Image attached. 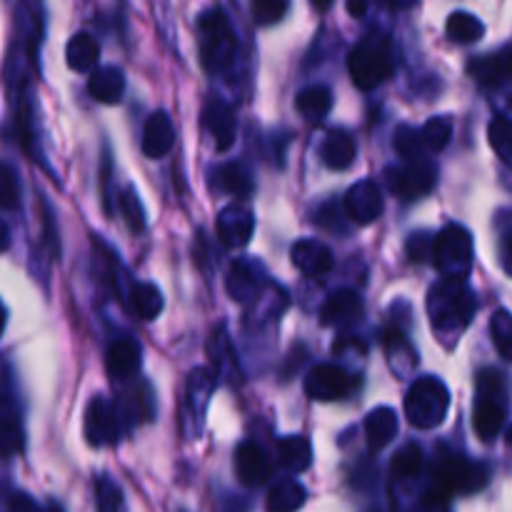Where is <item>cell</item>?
Listing matches in <instances>:
<instances>
[{
  "instance_id": "cell-1",
  "label": "cell",
  "mask_w": 512,
  "mask_h": 512,
  "mask_svg": "<svg viewBox=\"0 0 512 512\" xmlns=\"http://www.w3.org/2000/svg\"><path fill=\"white\" fill-rule=\"evenodd\" d=\"M478 303H475V293L468 288L465 280H440L433 285L428 293V315L430 325L435 333L443 338V343H450L458 338L473 320Z\"/></svg>"
},
{
  "instance_id": "cell-2",
  "label": "cell",
  "mask_w": 512,
  "mask_h": 512,
  "mask_svg": "<svg viewBox=\"0 0 512 512\" xmlns=\"http://www.w3.org/2000/svg\"><path fill=\"white\" fill-rule=\"evenodd\" d=\"M348 70L360 90H375L393 75V48L385 33H370L348 58Z\"/></svg>"
},
{
  "instance_id": "cell-3",
  "label": "cell",
  "mask_w": 512,
  "mask_h": 512,
  "mask_svg": "<svg viewBox=\"0 0 512 512\" xmlns=\"http://www.w3.org/2000/svg\"><path fill=\"white\" fill-rule=\"evenodd\" d=\"M450 410V390L435 375L415 380L405 395V418L413 428L433 430L445 420Z\"/></svg>"
},
{
  "instance_id": "cell-4",
  "label": "cell",
  "mask_w": 512,
  "mask_h": 512,
  "mask_svg": "<svg viewBox=\"0 0 512 512\" xmlns=\"http://www.w3.org/2000/svg\"><path fill=\"white\" fill-rule=\"evenodd\" d=\"M505 415H508L505 378L498 370H483L478 375V398L473 410V428L478 438L485 443L498 438L505 428Z\"/></svg>"
},
{
  "instance_id": "cell-5",
  "label": "cell",
  "mask_w": 512,
  "mask_h": 512,
  "mask_svg": "<svg viewBox=\"0 0 512 512\" xmlns=\"http://www.w3.org/2000/svg\"><path fill=\"white\" fill-rule=\"evenodd\" d=\"M200 33V60L208 73H223L235 58L238 40H235L230 20L223 10L210 8L198 20Z\"/></svg>"
},
{
  "instance_id": "cell-6",
  "label": "cell",
  "mask_w": 512,
  "mask_h": 512,
  "mask_svg": "<svg viewBox=\"0 0 512 512\" xmlns=\"http://www.w3.org/2000/svg\"><path fill=\"white\" fill-rule=\"evenodd\" d=\"M433 263L445 280H465L473 268V235L463 225H445L433 238Z\"/></svg>"
},
{
  "instance_id": "cell-7",
  "label": "cell",
  "mask_w": 512,
  "mask_h": 512,
  "mask_svg": "<svg viewBox=\"0 0 512 512\" xmlns=\"http://www.w3.org/2000/svg\"><path fill=\"white\" fill-rule=\"evenodd\" d=\"M490 470L483 463H473L460 455H448L435 468V483L445 495H470L488 485Z\"/></svg>"
},
{
  "instance_id": "cell-8",
  "label": "cell",
  "mask_w": 512,
  "mask_h": 512,
  "mask_svg": "<svg viewBox=\"0 0 512 512\" xmlns=\"http://www.w3.org/2000/svg\"><path fill=\"white\" fill-rule=\"evenodd\" d=\"M435 165L428 160H410L405 165H390L385 168V185L393 195H398L400 200L410 203V200H418L423 195H428L435 188Z\"/></svg>"
},
{
  "instance_id": "cell-9",
  "label": "cell",
  "mask_w": 512,
  "mask_h": 512,
  "mask_svg": "<svg viewBox=\"0 0 512 512\" xmlns=\"http://www.w3.org/2000/svg\"><path fill=\"white\" fill-rule=\"evenodd\" d=\"M350 393V375L340 365H315L305 378V395L318 403L340 400Z\"/></svg>"
},
{
  "instance_id": "cell-10",
  "label": "cell",
  "mask_w": 512,
  "mask_h": 512,
  "mask_svg": "<svg viewBox=\"0 0 512 512\" xmlns=\"http://www.w3.org/2000/svg\"><path fill=\"white\" fill-rule=\"evenodd\" d=\"M83 430L85 440L93 448H103V445L115 443V438H118V415H115V408L103 395H95L88 403Z\"/></svg>"
},
{
  "instance_id": "cell-11",
  "label": "cell",
  "mask_w": 512,
  "mask_h": 512,
  "mask_svg": "<svg viewBox=\"0 0 512 512\" xmlns=\"http://www.w3.org/2000/svg\"><path fill=\"white\" fill-rule=\"evenodd\" d=\"M383 210V195H380V188L375 185V180H360L345 195V213L358 225L375 223L383 215Z\"/></svg>"
},
{
  "instance_id": "cell-12",
  "label": "cell",
  "mask_w": 512,
  "mask_h": 512,
  "mask_svg": "<svg viewBox=\"0 0 512 512\" xmlns=\"http://www.w3.org/2000/svg\"><path fill=\"white\" fill-rule=\"evenodd\" d=\"M235 470L240 483L248 488H260L273 475V460L258 443H240L235 450Z\"/></svg>"
},
{
  "instance_id": "cell-13",
  "label": "cell",
  "mask_w": 512,
  "mask_h": 512,
  "mask_svg": "<svg viewBox=\"0 0 512 512\" xmlns=\"http://www.w3.org/2000/svg\"><path fill=\"white\" fill-rule=\"evenodd\" d=\"M225 290L238 303H253L260 290H263V270H260V265L248 258L235 260L228 268V275H225Z\"/></svg>"
},
{
  "instance_id": "cell-14",
  "label": "cell",
  "mask_w": 512,
  "mask_h": 512,
  "mask_svg": "<svg viewBox=\"0 0 512 512\" xmlns=\"http://www.w3.org/2000/svg\"><path fill=\"white\" fill-rule=\"evenodd\" d=\"M363 318V300L355 290H335L320 308V323L325 328H348Z\"/></svg>"
},
{
  "instance_id": "cell-15",
  "label": "cell",
  "mask_w": 512,
  "mask_h": 512,
  "mask_svg": "<svg viewBox=\"0 0 512 512\" xmlns=\"http://www.w3.org/2000/svg\"><path fill=\"white\" fill-rule=\"evenodd\" d=\"M255 218L245 205H228L218 215V238L228 248H243L253 238Z\"/></svg>"
},
{
  "instance_id": "cell-16",
  "label": "cell",
  "mask_w": 512,
  "mask_h": 512,
  "mask_svg": "<svg viewBox=\"0 0 512 512\" xmlns=\"http://www.w3.org/2000/svg\"><path fill=\"white\" fill-rule=\"evenodd\" d=\"M290 260L300 273L310 275V278H318V275L333 270V253L328 245L318 243V240H298L290 250Z\"/></svg>"
},
{
  "instance_id": "cell-17",
  "label": "cell",
  "mask_w": 512,
  "mask_h": 512,
  "mask_svg": "<svg viewBox=\"0 0 512 512\" xmlns=\"http://www.w3.org/2000/svg\"><path fill=\"white\" fill-rule=\"evenodd\" d=\"M203 125L210 135L215 138L218 150H228L233 145L235 133H238V123H235V113L230 105L223 100H210L203 110Z\"/></svg>"
},
{
  "instance_id": "cell-18",
  "label": "cell",
  "mask_w": 512,
  "mask_h": 512,
  "mask_svg": "<svg viewBox=\"0 0 512 512\" xmlns=\"http://www.w3.org/2000/svg\"><path fill=\"white\" fill-rule=\"evenodd\" d=\"M140 368V345L130 338H120L110 343L105 353V370L110 378L128 380L138 373Z\"/></svg>"
},
{
  "instance_id": "cell-19",
  "label": "cell",
  "mask_w": 512,
  "mask_h": 512,
  "mask_svg": "<svg viewBox=\"0 0 512 512\" xmlns=\"http://www.w3.org/2000/svg\"><path fill=\"white\" fill-rule=\"evenodd\" d=\"M173 123H170V115L165 110H155L148 118L143 128V153L148 158H163L173 148Z\"/></svg>"
},
{
  "instance_id": "cell-20",
  "label": "cell",
  "mask_w": 512,
  "mask_h": 512,
  "mask_svg": "<svg viewBox=\"0 0 512 512\" xmlns=\"http://www.w3.org/2000/svg\"><path fill=\"white\" fill-rule=\"evenodd\" d=\"M358 148L348 130H330L320 145V158L330 170H345L353 165Z\"/></svg>"
},
{
  "instance_id": "cell-21",
  "label": "cell",
  "mask_w": 512,
  "mask_h": 512,
  "mask_svg": "<svg viewBox=\"0 0 512 512\" xmlns=\"http://www.w3.org/2000/svg\"><path fill=\"white\" fill-rule=\"evenodd\" d=\"M88 93L93 95L98 103H105V105L118 103L125 93L123 70L113 68V65L95 68L93 73H90V80H88Z\"/></svg>"
},
{
  "instance_id": "cell-22",
  "label": "cell",
  "mask_w": 512,
  "mask_h": 512,
  "mask_svg": "<svg viewBox=\"0 0 512 512\" xmlns=\"http://www.w3.org/2000/svg\"><path fill=\"white\" fill-rule=\"evenodd\" d=\"M398 435V415L393 408H375L365 418V438H368L370 450H383Z\"/></svg>"
},
{
  "instance_id": "cell-23",
  "label": "cell",
  "mask_w": 512,
  "mask_h": 512,
  "mask_svg": "<svg viewBox=\"0 0 512 512\" xmlns=\"http://www.w3.org/2000/svg\"><path fill=\"white\" fill-rule=\"evenodd\" d=\"M470 73L483 85H500L503 80H512V45L488 58H475L470 63Z\"/></svg>"
},
{
  "instance_id": "cell-24",
  "label": "cell",
  "mask_w": 512,
  "mask_h": 512,
  "mask_svg": "<svg viewBox=\"0 0 512 512\" xmlns=\"http://www.w3.org/2000/svg\"><path fill=\"white\" fill-rule=\"evenodd\" d=\"M213 185L220 193L233 195V198H248L253 193V178L243 163L218 165L213 173Z\"/></svg>"
},
{
  "instance_id": "cell-25",
  "label": "cell",
  "mask_w": 512,
  "mask_h": 512,
  "mask_svg": "<svg viewBox=\"0 0 512 512\" xmlns=\"http://www.w3.org/2000/svg\"><path fill=\"white\" fill-rule=\"evenodd\" d=\"M278 463L288 473H303L313 463V448L303 435H288L278 443Z\"/></svg>"
},
{
  "instance_id": "cell-26",
  "label": "cell",
  "mask_w": 512,
  "mask_h": 512,
  "mask_svg": "<svg viewBox=\"0 0 512 512\" xmlns=\"http://www.w3.org/2000/svg\"><path fill=\"white\" fill-rule=\"evenodd\" d=\"M100 58V45L93 35L88 33H75L73 38L68 40V48H65V60L73 70L78 73H88L98 65Z\"/></svg>"
},
{
  "instance_id": "cell-27",
  "label": "cell",
  "mask_w": 512,
  "mask_h": 512,
  "mask_svg": "<svg viewBox=\"0 0 512 512\" xmlns=\"http://www.w3.org/2000/svg\"><path fill=\"white\" fill-rule=\"evenodd\" d=\"M295 108L310 123H320L325 115L333 108V93L325 85H310V88L300 90L298 98H295Z\"/></svg>"
},
{
  "instance_id": "cell-28",
  "label": "cell",
  "mask_w": 512,
  "mask_h": 512,
  "mask_svg": "<svg viewBox=\"0 0 512 512\" xmlns=\"http://www.w3.org/2000/svg\"><path fill=\"white\" fill-rule=\"evenodd\" d=\"M305 498L308 495L298 480H280L270 488L265 508L268 512H298L305 505Z\"/></svg>"
},
{
  "instance_id": "cell-29",
  "label": "cell",
  "mask_w": 512,
  "mask_h": 512,
  "mask_svg": "<svg viewBox=\"0 0 512 512\" xmlns=\"http://www.w3.org/2000/svg\"><path fill=\"white\" fill-rule=\"evenodd\" d=\"M383 348L390 360V368L398 375H408L410 368L418 363V355H415V350L410 348L408 340H405V335L400 330H385Z\"/></svg>"
},
{
  "instance_id": "cell-30",
  "label": "cell",
  "mask_w": 512,
  "mask_h": 512,
  "mask_svg": "<svg viewBox=\"0 0 512 512\" xmlns=\"http://www.w3.org/2000/svg\"><path fill=\"white\" fill-rule=\"evenodd\" d=\"M445 33H448V38L453 40V43L470 45L478 43V40L483 38L485 25L478 15L465 13V10H455L448 18V23H445Z\"/></svg>"
},
{
  "instance_id": "cell-31",
  "label": "cell",
  "mask_w": 512,
  "mask_h": 512,
  "mask_svg": "<svg viewBox=\"0 0 512 512\" xmlns=\"http://www.w3.org/2000/svg\"><path fill=\"white\" fill-rule=\"evenodd\" d=\"M130 308L140 320H155L163 310V293L153 283H138L130 293Z\"/></svg>"
},
{
  "instance_id": "cell-32",
  "label": "cell",
  "mask_w": 512,
  "mask_h": 512,
  "mask_svg": "<svg viewBox=\"0 0 512 512\" xmlns=\"http://www.w3.org/2000/svg\"><path fill=\"white\" fill-rule=\"evenodd\" d=\"M423 465H425V455L420 450V445L415 443H405L398 453L393 455V478L395 480H413L423 473Z\"/></svg>"
},
{
  "instance_id": "cell-33",
  "label": "cell",
  "mask_w": 512,
  "mask_h": 512,
  "mask_svg": "<svg viewBox=\"0 0 512 512\" xmlns=\"http://www.w3.org/2000/svg\"><path fill=\"white\" fill-rule=\"evenodd\" d=\"M213 375L208 370H195L188 380V405L193 408V413H198V418H203L205 408H208V400L213 395Z\"/></svg>"
},
{
  "instance_id": "cell-34",
  "label": "cell",
  "mask_w": 512,
  "mask_h": 512,
  "mask_svg": "<svg viewBox=\"0 0 512 512\" xmlns=\"http://www.w3.org/2000/svg\"><path fill=\"white\" fill-rule=\"evenodd\" d=\"M450 138H453V123L445 115H438V118H430L428 123L420 128V140H423V148L428 150H445L448 148Z\"/></svg>"
},
{
  "instance_id": "cell-35",
  "label": "cell",
  "mask_w": 512,
  "mask_h": 512,
  "mask_svg": "<svg viewBox=\"0 0 512 512\" xmlns=\"http://www.w3.org/2000/svg\"><path fill=\"white\" fill-rule=\"evenodd\" d=\"M490 335H493L495 350L500 353V358L512 363V313L498 310L490 320Z\"/></svg>"
},
{
  "instance_id": "cell-36",
  "label": "cell",
  "mask_w": 512,
  "mask_h": 512,
  "mask_svg": "<svg viewBox=\"0 0 512 512\" xmlns=\"http://www.w3.org/2000/svg\"><path fill=\"white\" fill-rule=\"evenodd\" d=\"M120 205V213H123L125 223H128L130 233H143L145 230V210L143 203H140L138 193L133 188H125L123 195L118 200Z\"/></svg>"
},
{
  "instance_id": "cell-37",
  "label": "cell",
  "mask_w": 512,
  "mask_h": 512,
  "mask_svg": "<svg viewBox=\"0 0 512 512\" xmlns=\"http://www.w3.org/2000/svg\"><path fill=\"white\" fill-rule=\"evenodd\" d=\"M393 145L403 160H420L423 155V140H420V130L410 128V125H400L393 135Z\"/></svg>"
},
{
  "instance_id": "cell-38",
  "label": "cell",
  "mask_w": 512,
  "mask_h": 512,
  "mask_svg": "<svg viewBox=\"0 0 512 512\" xmlns=\"http://www.w3.org/2000/svg\"><path fill=\"white\" fill-rule=\"evenodd\" d=\"M490 145L503 160H512V120L495 118L488 128Z\"/></svg>"
},
{
  "instance_id": "cell-39",
  "label": "cell",
  "mask_w": 512,
  "mask_h": 512,
  "mask_svg": "<svg viewBox=\"0 0 512 512\" xmlns=\"http://www.w3.org/2000/svg\"><path fill=\"white\" fill-rule=\"evenodd\" d=\"M20 450H23V430L18 420L0 418V458H10Z\"/></svg>"
},
{
  "instance_id": "cell-40",
  "label": "cell",
  "mask_w": 512,
  "mask_h": 512,
  "mask_svg": "<svg viewBox=\"0 0 512 512\" xmlns=\"http://www.w3.org/2000/svg\"><path fill=\"white\" fill-rule=\"evenodd\" d=\"M20 203V190H18V175L10 165L0 163V208L13 210Z\"/></svg>"
},
{
  "instance_id": "cell-41",
  "label": "cell",
  "mask_w": 512,
  "mask_h": 512,
  "mask_svg": "<svg viewBox=\"0 0 512 512\" xmlns=\"http://www.w3.org/2000/svg\"><path fill=\"white\" fill-rule=\"evenodd\" d=\"M288 13V3L285 0H255L253 3V18L258 25H275L283 15Z\"/></svg>"
},
{
  "instance_id": "cell-42",
  "label": "cell",
  "mask_w": 512,
  "mask_h": 512,
  "mask_svg": "<svg viewBox=\"0 0 512 512\" xmlns=\"http://www.w3.org/2000/svg\"><path fill=\"white\" fill-rule=\"evenodd\" d=\"M405 253L413 263H428L433 260V235L430 233H415L410 235L405 243Z\"/></svg>"
},
{
  "instance_id": "cell-43",
  "label": "cell",
  "mask_w": 512,
  "mask_h": 512,
  "mask_svg": "<svg viewBox=\"0 0 512 512\" xmlns=\"http://www.w3.org/2000/svg\"><path fill=\"white\" fill-rule=\"evenodd\" d=\"M500 260H503L505 273L512 275V220L500 235Z\"/></svg>"
},
{
  "instance_id": "cell-44",
  "label": "cell",
  "mask_w": 512,
  "mask_h": 512,
  "mask_svg": "<svg viewBox=\"0 0 512 512\" xmlns=\"http://www.w3.org/2000/svg\"><path fill=\"white\" fill-rule=\"evenodd\" d=\"M10 512H43L35 505V500L25 493H15L10 498Z\"/></svg>"
},
{
  "instance_id": "cell-45",
  "label": "cell",
  "mask_w": 512,
  "mask_h": 512,
  "mask_svg": "<svg viewBox=\"0 0 512 512\" xmlns=\"http://www.w3.org/2000/svg\"><path fill=\"white\" fill-rule=\"evenodd\" d=\"M8 248H10V230H8V225L0 220V253H5Z\"/></svg>"
},
{
  "instance_id": "cell-46",
  "label": "cell",
  "mask_w": 512,
  "mask_h": 512,
  "mask_svg": "<svg viewBox=\"0 0 512 512\" xmlns=\"http://www.w3.org/2000/svg\"><path fill=\"white\" fill-rule=\"evenodd\" d=\"M345 8H348L350 15H365V13H368V5H365V3H348Z\"/></svg>"
},
{
  "instance_id": "cell-47",
  "label": "cell",
  "mask_w": 512,
  "mask_h": 512,
  "mask_svg": "<svg viewBox=\"0 0 512 512\" xmlns=\"http://www.w3.org/2000/svg\"><path fill=\"white\" fill-rule=\"evenodd\" d=\"M5 320H8V313H5V305L0 303V335H3L5 330Z\"/></svg>"
},
{
  "instance_id": "cell-48",
  "label": "cell",
  "mask_w": 512,
  "mask_h": 512,
  "mask_svg": "<svg viewBox=\"0 0 512 512\" xmlns=\"http://www.w3.org/2000/svg\"><path fill=\"white\" fill-rule=\"evenodd\" d=\"M43 512H63V510H60L58 505H50V508H48V510H43Z\"/></svg>"
},
{
  "instance_id": "cell-49",
  "label": "cell",
  "mask_w": 512,
  "mask_h": 512,
  "mask_svg": "<svg viewBox=\"0 0 512 512\" xmlns=\"http://www.w3.org/2000/svg\"><path fill=\"white\" fill-rule=\"evenodd\" d=\"M508 445L512 448V425L508 428Z\"/></svg>"
}]
</instances>
